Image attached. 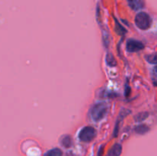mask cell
<instances>
[{
    "instance_id": "9",
    "label": "cell",
    "mask_w": 157,
    "mask_h": 156,
    "mask_svg": "<svg viewBox=\"0 0 157 156\" xmlns=\"http://www.w3.org/2000/svg\"><path fill=\"white\" fill-rule=\"evenodd\" d=\"M62 155V151L59 148H53L52 150H49L48 151L44 154V156H61Z\"/></svg>"
},
{
    "instance_id": "12",
    "label": "cell",
    "mask_w": 157,
    "mask_h": 156,
    "mask_svg": "<svg viewBox=\"0 0 157 156\" xmlns=\"http://www.w3.org/2000/svg\"><path fill=\"white\" fill-rule=\"evenodd\" d=\"M147 117H148V113H139V114H137L136 116H135V120H136V122H141V121L147 119Z\"/></svg>"
},
{
    "instance_id": "4",
    "label": "cell",
    "mask_w": 157,
    "mask_h": 156,
    "mask_svg": "<svg viewBox=\"0 0 157 156\" xmlns=\"http://www.w3.org/2000/svg\"><path fill=\"white\" fill-rule=\"evenodd\" d=\"M144 48V44L141 41L129 39L127 42V50L128 52H137Z\"/></svg>"
},
{
    "instance_id": "5",
    "label": "cell",
    "mask_w": 157,
    "mask_h": 156,
    "mask_svg": "<svg viewBox=\"0 0 157 156\" xmlns=\"http://www.w3.org/2000/svg\"><path fill=\"white\" fill-rule=\"evenodd\" d=\"M130 113V110H121V112L120 113L119 117H118L117 120L116 125H115L114 130H113V136H115V137H116L118 134V132H119V128H120L119 126H118V124H119L121 122H122L123 119H124L126 116H128V114Z\"/></svg>"
},
{
    "instance_id": "7",
    "label": "cell",
    "mask_w": 157,
    "mask_h": 156,
    "mask_svg": "<svg viewBox=\"0 0 157 156\" xmlns=\"http://www.w3.org/2000/svg\"><path fill=\"white\" fill-rule=\"evenodd\" d=\"M129 6L133 10H140L144 7V0H127Z\"/></svg>"
},
{
    "instance_id": "11",
    "label": "cell",
    "mask_w": 157,
    "mask_h": 156,
    "mask_svg": "<svg viewBox=\"0 0 157 156\" xmlns=\"http://www.w3.org/2000/svg\"><path fill=\"white\" fill-rule=\"evenodd\" d=\"M107 64H108L110 67H114V66H116L117 62L116 61H115L114 57L113 56L112 54L109 53L107 54Z\"/></svg>"
},
{
    "instance_id": "14",
    "label": "cell",
    "mask_w": 157,
    "mask_h": 156,
    "mask_svg": "<svg viewBox=\"0 0 157 156\" xmlns=\"http://www.w3.org/2000/svg\"><path fill=\"white\" fill-rule=\"evenodd\" d=\"M115 29H116V32H117L119 35H122V34H124L126 32L125 29H124L122 26L120 25V24H118L117 21L116 23V28H115Z\"/></svg>"
},
{
    "instance_id": "8",
    "label": "cell",
    "mask_w": 157,
    "mask_h": 156,
    "mask_svg": "<svg viewBox=\"0 0 157 156\" xmlns=\"http://www.w3.org/2000/svg\"><path fill=\"white\" fill-rule=\"evenodd\" d=\"M61 143L62 145V146H64V148H70L72 145V141L71 139L69 136H65L61 139Z\"/></svg>"
},
{
    "instance_id": "10",
    "label": "cell",
    "mask_w": 157,
    "mask_h": 156,
    "mask_svg": "<svg viewBox=\"0 0 157 156\" xmlns=\"http://www.w3.org/2000/svg\"><path fill=\"white\" fill-rule=\"evenodd\" d=\"M149 130H150L149 127L145 125H138V126H136V128H135L136 132L138 133V134H141V135L145 134V133L147 132Z\"/></svg>"
},
{
    "instance_id": "13",
    "label": "cell",
    "mask_w": 157,
    "mask_h": 156,
    "mask_svg": "<svg viewBox=\"0 0 157 156\" xmlns=\"http://www.w3.org/2000/svg\"><path fill=\"white\" fill-rule=\"evenodd\" d=\"M147 58V61L150 64H156V54H153L151 55H148V56L146 57Z\"/></svg>"
},
{
    "instance_id": "1",
    "label": "cell",
    "mask_w": 157,
    "mask_h": 156,
    "mask_svg": "<svg viewBox=\"0 0 157 156\" xmlns=\"http://www.w3.org/2000/svg\"><path fill=\"white\" fill-rule=\"evenodd\" d=\"M108 111V107L104 102L97 103L90 110V116L94 122H99L104 119Z\"/></svg>"
},
{
    "instance_id": "3",
    "label": "cell",
    "mask_w": 157,
    "mask_h": 156,
    "mask_svg": "<svg viewBox=\"0 0 157 156\" xmlns=\"http://www.w3.org/2000/svg\"><path fill=\"white\" fill-rule=\"evenodd\" d=\"M97 131L91 126H86L81 129L79 133V139L81 142H90L96 137Z\"/></svg>"
},
{
    "instance_id": "6",
    "label": "cell",
    "mask_w": 157,
    "mask_h": 156,
    "mask_svg": "<svg viewBox=\"0 0 157 156\" xmlns=\"http://www.w3.org/2000/svg\"><path fill=\"white\" fill-rule=\"evenodd\" d=\"M122 153V145L121 144H115L111 147L107 153V156H121Z\"/></svg>"
},
{
    "instance_id": "2",
    "label": "cell",
    "mask_w": 157,
    "mask_h": 156,
    "mask_svg": "<svg viewBox=\"0 0 157 156\" xmlns=\"http://www.w3.org/2000/svg\"><path fill=\"white\" fill-rule=\"evenodd\" d=\"M135 23L141 30H147L151 26V19L150 15L146 12H140L135 18Z\"/></svg>"
}]
</instances>
